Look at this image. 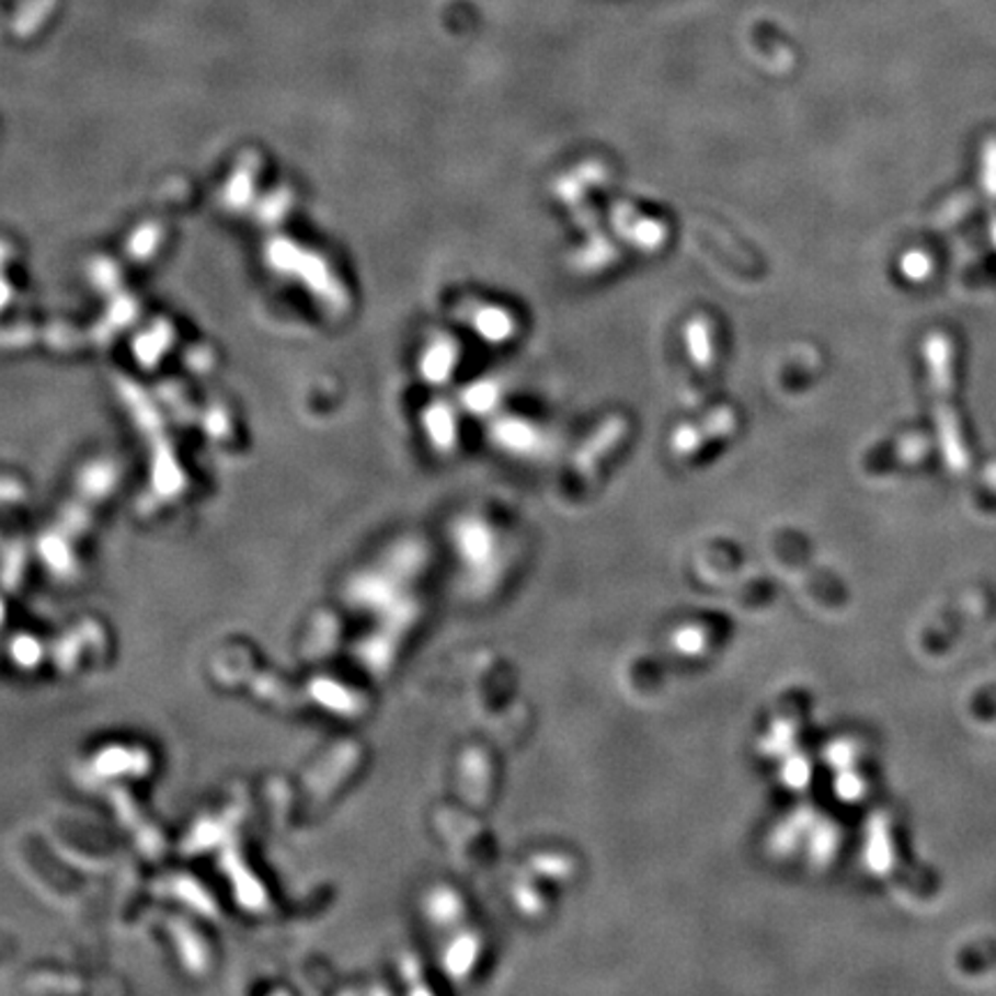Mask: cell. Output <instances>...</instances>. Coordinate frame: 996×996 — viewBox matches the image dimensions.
<instances>
[{
  "label": "cell",
  "instance_id": "2",
  "mask_svg": "<svg viewBox=\"0 0 996 996\" xmlns=\"http://www.w3.org/2000/svg\"><path fill=\"white\" fill-rule=\"evenodd\" d=\"M983 185L985 192L996 198V139H989L983 150Z\"/></svg>",
  "mask_w": 996,
  "mask_h": 996
},
{
  "label": "cell",
  "instance_id": "4",
  "mask_svg": "<svg viewBox=\"0 0 996 996\" xmlns=\"http://www.w3.org/2000/svg\"><path fill=\"white\" fill-rule=\"evenodd\" d=\"M992 238H994V245H996V225L992 227Z\"/></svg>",
  "mask_w": 996,
  "mask_h": 996
},
{
  "label": "cell",
  "instance_id": "1",
  "mask_svg": "<svg viewBox=\"0 0 996 996\" xmlns=\"http://www.w3.org/2000/svg\"><path fill=\"white\" fill-rule=\"evenodd\" d=\"M925 358L929 367V381L935 390V415L941 450L948 467L964 471L969 467V455L962 440L960 423L950 409V386H953V344L946 335H932L925 344Z\"/></svg>",
  "mask_w": 996,
  "mask_h": 996
},
{
  "label": "cell",
  "instance_id": "3",
  "mask_svg": "<svg viewBox=\"0 0 996 996\" xmlns=\"http://www.w3.org/2000/svg\"><path fill=\"white\" fill-rule=\"evenodd\" d=\"M902 271L909 275L912 279H925L927 273L932 271V263H929V259L920 252H912V254H906L904 261H902Z\"/></svg>",
  "mask_w": 996,
  "mask_h": 996
}]
</instances>
